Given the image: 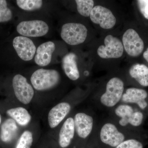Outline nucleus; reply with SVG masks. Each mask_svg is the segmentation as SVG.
<instances>
[{"label":"nucleus","mask_w":148,"mask_h":148,"mask_svg":"<svg viewBox=\"0 0 148 148\" xmlns=\"http://www.w3.org/2000/svg\"><path fill=\"white\" fill-rule=\"evenodd\" d=\"M88 45V55L92 66L112 71L118 69L125 57L119 30L100 34Z\"/></svg>","instance_id":"1"},{"label":"nucleus","mask_w":148,"mask_h":148,"mask_svg":"<svg viewBox=\"0 0 148 148\" xmlns=\"http://www.w3.org/2000/svg\"><path fill=\"white\" fill-rule=\"evenodd\" d=\"M126 83L123 71L118 69L110 72L98 90L97 95L100 104L107 108H114L121 101Z\"/></svg>","instance_id":"2"},{"label":"nucleus","mask_w":148,"mask_h":148,"mask_svg":"<svg viewBox=\"0 0 148 148\" xmlns=\"http://www.w3.org/2000/svg\"><path fill=\"white\" fill-rule=\"evenodd\" d=\"M123 19L122 16L113 5L96 1L88 18L92 27L100 34L118 30Z\"/></svg>","instance_id":"3"},{"label":"nucleus","mask_w":148,"mask_h":148,"mask_svg":"<svg viewBox=\"0 0 148 148\" xmlns=\"http://www.w3.org/2000/svg\"><path fill=\"white\" fill-rule=\"evenodd\" d=\"M96 32L88 19L70 20L61 26L60 36L68 45L77 46L89 44L96 38Z\"/></svg>","instance_id":"4"},{"label":"nucleus","mask_w":148,"mask_h":148,"mask_svg":"<svg viewBox=\"0 0 148 148\" xmlns=\"http://www.w3.org/2000/svg\"><path fill=\"white\" fill-rule=\"evenodd\" d=\"M123 25L121 36L125 55L128 58H138L145 51L144 40L135 28L125 21Z\"/></svg>","instance_id":"5"},{"label":"nucleus","mask_w":148,"mask_h":148,"mask_svg":"<svg viewBox=\"0 0 148 148\" xmlns=\"http://www.w3.org/2000/svg\"><path fill=\"white\" fill-rule=\"evenodd\" d=\"M61 79V75L57 70L40 68L32 73L30 81L34 89L42 91L56 87Z\"/></svg>","instance_id":"6"},{"label":"nucleus","mask_w":148,"mask_h":148,"mask_svg":"<svg viewBox=\"0 0 148 148\" xmlns=\"http://www.w3.org/2000/svg\"><path fill=\"white\" fill-rule=\"evenodd\" d=\"M98 136L105 145L115 148L126 139V134L116 123L107 121L99 128Z\"/></svg>","instance_id":"7"},{"label":"nucleus","mask_w":148,"mask_h":148,"mask_svg":"<svg viewBox=\"0 0 148 148\" xmlns=\"http://www.w3.org/2000/svg\"><path fill=\"white\" fill-rule=\"evenodd\" d=\"M50 27L46 21L39 19L23 20L16 27L20 36L27 38H39L44 36L49 32Z\"/></svg>","instance_id":"8"},{"label":"nucleus","mask_w":148,"mask_h":148,"mask_svg":"<svg viewBox=\"0 0 148 148\" xmlns=\"http://www.w3.org/2000/svg\"><path fill=\"white\" fill-rule=\"evenodd\" d=\"M12 46L16 55L22 62H29L34 58L37 47L30 38L17 36L14 38Z\"/></svg>","instance_id":"9"},{"label":"nucleus","mask_w":148,"mask_h":148,"mask_svg":"<svg viewBox=\"0 0 148 148\" xmlns=\"http://www.w3.org/2000/svg\"><path fill=\"white\" fill-rule=\"evenodd\" d=\"M14 94L18 101L25 105L29 104L34 95V90L32 85L23 75L16 74L12 81Z\"/></svg>","instance_id":"10"},{"label":"nucleus","mask_w":148,"mask_h":148,"mask_svg":"<svg viewBox=\"0 0 148 148\" xmlns=\"http://www.w3.org/2000/svg\"><path fill=\"white\" fill-rule=\"evenodd\" d=\"M148 93L143 88L135 87L125 88L122 97L121 103L135 104L143 111L148 108Z\"/></svg>","instance_id":"11"},{"label":"nucleus","mask_w":148,"mask_h":148,"mask_svg":"<svg viewBox=\"0 0 148 148\" xmlns=\"http://www.w3.org/2000/svg\"><path fill=\"white\" fill-rule=\"evenodd\" d=\"M79 65V57L75 51H70L62 58V70L66 77L73 81L78 80L80 78Z\"/></svg>","instance_id":"12"},{"label":"nucleus","mask_w":148,"mask_h":148,"mask_svg":"<svg viewBox=\"0 0 148 148\" xmlns=\"http://www.w3.org/2000/svg\"><path fill=\"white\" fill-rule=\"evenodd\" d=\"M73 118L75 132L79 137L85 139L92 134L95 124L92 115L79 112L75 115Z\"/></svg>","instance_id":"13"},{"label":"nucleus","mask_w":148,"mask_h":148,"mask_svg":"<svg viewBox=\"0 0 148 148\" xmlns=\"http://www.w3.org/2000/svg\"><path fill=\"white\" fill-rule=\"evenodd\" d=\"M56 49L55 43L51 41L45 42L39 45L34 59L36 65L40 67L50 65Z\"/></svg>","instance_id":"14"},{"label":"nucleus","mask_w":148,"mask_h":148,"mask_svg":"<svg viewBox=\"0 0 148 148\" xmlns=\"http://www.w3.org/2000/svg\"><path fill=\"white\" fill-rule=\"evenodd\" d=\"M123 71L126 78L134 80L143 87H148V67L145 64H132Z\"/></svg>","instance_id":"15"},{"label":"nucleus","mask_w":148,"mask_h":148,"mask_svg":"<svg viewBox=\"0 0 148 148\" xmlns=\"http://www.w3.org/2000/svg\"><path fill=\"white\" fill-rule=\"evenodd\" d=\"M71 106L67 102H61L53 107L48 116L49 125L51 128L57 127L71 112Z\"/></svg>","instance_id":"16"},{"label":"nucleus","mask_w":148,"mask_h":148,"mask_svg":"<svg viewBox=\"0 0 148 148\" xmlns=\"http://www.w3.org/2000/svg\"><path fill=\"white\" fill-rule=\"evenodd\" d=\"M73 118L69 117L66 120L59 133L58 143L61 148L68 147L71 143L75 134Z\"/></svg>","instance_id":"17"},{"label":"nucleus","mask_w":148,"mask_h":148,"mask_svg":"<svg viewBox=\"0 0 148 148\" xmlns=\"http://www.w3.org/2000/svg\"><path fill=\"white\" fill-rule=\"evenodd\" d=\"M18 128L16 122L12 118L3 122L1 127L0 138L4 143H8L14 139Z\"/></svg>","instance_id":"18"},{"label":"nucleus","mask_w":148,"mask_h":148,"mask_svg":"<svg viewBox=\"0 0 148 148\" xmlns=\"http://www.w3.org/2000/svg\"><path fill=\"white\" fill-rule=\"evenodd\" d=\"M6 113L16 123L21 126H26L32 119V116L29 112L22 107L9 109L7 111Z\"/></svg>","instance_id":"19"},{"label":"nucleus","mask_w":148,"mask_h":148,"mask_svg":"<svg viewBox=\"0 0 148 148\" xmlns=\"http://www.w3.org/2000/svg\"><path fill=\"white\" fill-rule=\"evenodd\" d=\"M76 4L77 12L83 17L88 19L92 8L96 3L93 0H76L74 1Z\"/></svg>","instance_id":"20"},{"label":"nucleus","mask_w":148,"mask_h":148,"mask_svg":"<svg viewBox=\"0 0 148 148\" xmlns=\"http://www.w3.org/2000/svg\"><path fill=\"white\" fill-rule=\"evenodd\" d=\"M16 3L18 8L27 12L40 10L44 6V3L42 0H16Z\"/></svg>","instance_id":"21"},{"label":"nucleus","mask_w":148,"mask_h":148,"mask_svg":"<svg viewBox=\"0 0 148 148\" xmlns=\"http://www.w3.org/2000/svg\"><path fill=\"white\" fill-rule=\"evenodd\" d=\"M33 143L32 132L29 130H26L21 134L14 148H31Z\"/></svg>","instance_id":"22"},{"label":"nucleus","mask_w":148,"mask_h":148,"mask_svg":"<svg viewBox=\"0 0 148 148\" xmlns=\"http://www.w3.org/2000/svg\"><path fill=\"white\" fill-rule=\"evenodd\" d=\"M13 14L8 6L5 0H0V23L8 22L12 18Z\"/></svg>","instance_id":"23"},{"label":"nucleus","mask_w":148,"mask_h":148,"mask_svg":"<svg viewBox=\"0 0 148 148\" xmlns=\"http://www.w3.org/2000/svg\"><path fill=\"white\" fill-rule=\"evenodd\" d=\"M115 148H143V144L133 138L126 139Z\"/></svg>","instance_id":"24"},{"label":"nucleus","mask_w":148,"mask_h":148,"mask_svg":"<svg viewBox=\"0 0 148 148\" xmlns=\"http://www.w3.org/2000/svg\"><path fill=\"white\" fill-rule=\"evenodd\" d=\"M138 10L144 18L148 20V0L136 1Z\"/></svg>","instance_id":"25"},{"label":"nucleus","mask_w":148,"mask_h":148,"mask_svg":"<svg viewBox=\"0 0 148 148\" xmlns=\"http://www.w3.org/2000/svg\"><path fill=\"white\" fill-rule=\"evenodd\" d=\"M143 57L148 64V47L146 49V50L144 51L143 53Z\"/></svg>","instance_id":"26"},{"label":"nucleus","mask_w":148,"mask_h":148,"mask_svg":"<svg viewBox=\"0 0 148 148\" xmlns=\"http://www.w3.org/2000/svg\"><path fill=\"white\" fill-rule=\"evenodd\" d=\"M1 114H0V124H1Z\"/></svg>","instance_id":"27"},{"label":"nucleus","mask_w":148,"mask_h":148,"mask_svg":"<svg viewBox=\"0 0 148 148\" xmlns=\"http://www.w3.org/2000/svg\"></svg>","instance_id":"28"}]
</instances>
